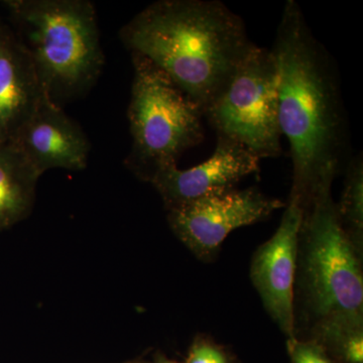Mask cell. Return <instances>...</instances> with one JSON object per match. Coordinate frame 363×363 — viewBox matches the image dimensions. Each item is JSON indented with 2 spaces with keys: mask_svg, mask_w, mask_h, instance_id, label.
<instances>
[{
  "mask_svg": "<svg viewBox=\"0 0 363 363\" xmlns=\"http://www.w3.org/2000/svg\"><path fill=\"white\" fill-rule=\"evenodd\" d=\"M40 177L16 143L0 145V231L30 214Z\"/></svg>",
  "mask_w": 363,
  "mask_h": 363,
  "instance_id": "obj_12",
  "label": "cell"
},
{
  "mask_svg": "<svg viewBox=\"0 0 363 363\" xmlns=\"http://www.w3.org/2000/svg\"><path fill=\"white\" fill-rule=\"evenodd\" d=\"M259 171V159L245 145L217 136L212 156L188 169L177 166L157 172L150 184L166 209H175L205 196L235 189L247 177Z\"/></svg>",
  "mask_w": 363,
  "mask_h": 363,
  "instance_id": "obj_9",
  "label": "cell"
},
{
  "mask_svg": "<svg viewBox=\"0 0 363 363\" xmlns=\"http://www.w3.org/2000/svg\"><path fill=\"white\" fill-rule=\"evenodd\" d=\"M186 363H229L219 346L205 337H197L189 350Z\"/></svg>",
  "mask_w": 363,
  "mask_h": 363,
  "instance_id": "obj_15",
  "label": "cell"
},
{
  "mask_svg": "<svg viewBox=\"0 0 363 363\" xmlns=\"http://www.w3.org/2000/svg\"><path fill=\"white\" fill-rule=\"evenodd\" d=\"M311 340L363 329L360 250L339 221L331 191L305 210L298 240L295 293Z\"/></svg>",
  "mask_w": 363,
  "mask_h": 363,
  "instance_id": "obj_3",
  "label": "cell"
},
{
  "mask_svg": "<svg viewBox=\"0 0 363 363\" xmlns=\"http://www.w3.org/2000/svg\"><path fill=\"white\" fill-rule=\"evenodd\" d=\"M339 221L358 250L362 247L363 162L362 156L352 157L345 166V180L340 202L336 204Z\"/></svg>",
  "mask_w": 363,
  "mask_h": 363,
  "instance_id": "obj_13",
  "label": "cell"
},
{
  "mask_svg": "<svg viewBox=\"0 0 363 363\" xmlns=\"http://www.w3.org/2000/svg\"><path fill=\"white\" fill-rule=\"evenodd\" d=\"M155 363H180L177 362L175 360L169 359V358L164 357V355H157Z\"/></svg>",
  "mask_w": 363,
  "mask_h": 363,
  "instance_id": "obj_16",
  "label": "cell"
},
{
  "mask_svg": "<svg viewBox=\"0 0 363 363\" xmlns=\"http://www.w3.org/2000/svg\"><path fill=\"white\" fill-rule=\"evenodd\" d=\"M128 121L133 145L125 160L138 179L150 183L157 172L171 166L184 152L204 140L202 109L156 65L131 54Z\"/></svg>",
  "mask_w": 363,
  "mask_h": 363,
  "instance_id": "obj_5",
  "label": "cell"
},
{
  "mask_svg": "<svg viewBox=\"0 0 363 363\" xmlns=\"http://www.w3.org/2000/svg\"><path fill=\"white\" fill-rule=\"evenodd\" d=\"M130 54L142 55L203 114L223 92L255 45L240 16L216 0H160L123 26Z\"/></svg>",
  "mask_w": 363,
  "mask_h": 363,
  "instance_id": "obj_2",
  "label": "cell"
},
{
  "mask_svg": "<svg viewBox=\"0 0 363 363\" xmlns=\"http://www.w3.org/2000/svg\"><path fill=\"white\" fill-rule=\"evenodd\" d=\"M4 4L50 101L63 108L87 93L104 64L92 2L6 0Z\"/></svg>",
  "mask_w": 363,
  "mask_h": 363,
  "instance_id": "obj_4",
  "label": "cell"
},
{
  "mask_svg": "<svg viewBox=\"0 0 363 363\" xmlns=\"http://www.w3.org/2000/svg\"><path fill=\"white\" fill-rule=\"evenodd\" d=\"M284 203L259 189L224 191L169 210L168 221L178 240L198 259H214L235 229L264 220Z\"/></svg>",
  "mask_w": 363,
  "mask_h": 363,
  "instance_id": "obj_7",
  "label": "cell"
},
{
  "mask_svg": "<svg viewBox=\"0 0 363 363\" xmlns=\"http://www.w3.org/2000/svg\"><path fill=\"white\" fill-rule=\"evenodd\" d=\"M288 350L293 363H332L327 351L310 339H288Z\"/></svg>",
  "mask_w": 363,
  "mask_h": 363,
  "instance_id": "obj_14",
  "label": "cell"
},
{
  "mask_svg": "<svg viewBox=\"0 0 363 363\" xmlns=\"http://www.w3.org/2000/svg\"><path fill=\"white\" fill-rule=\"evenodd\" d=\"M302 208L289 200L274 235L257 248L250 279L264 309L289 339L296 337L295 281Z\"/></svg>",
  "mask_w": 363,
  "mask_h": 363,
  "instance_id": "obj_8",
  "label": "cell"
},
{
  "mask_svg": "<svg viewBox=\"0 0 363 363\" xmlns=\"http://www.w3.org/2000/svg\"><path fill=\"white\" fill-rule=\"evenodd\" d=\"M44 94L30 55L0 26V145L16 142Z\"/></svg>",
  "mask_w": 363,
  "mask_h": 363,
  "instance_id": "obj_11",
  "label": "cell"
},
{
  "mask_svg": "<svg viewBox=\"0 0 363 363\" xmlns=\"http://www.w3.org/2000/svg\"><path fill=\"white\" fill-rule=\"evenodd\" d=\"M13 143L40 176L52 169L82 171L89 159L84 131L45 94Z\"/></svg>",
  "mask_w": 363,
  "mask_h": 363,
  "instance_id": "obj_10",
  "label": "cell"
},
{
  "mask_svg": "<svg viewBox=\"0 0 363 363\" xmlns=\"http://www.w3.org/2000/svg\"><path fill=\"white\" fill-rule=\"evenodd\" d=\"M125 363H128V362H125Z\"/></svg>",
  "mask_w": 363,
  "mask_h": 363,
  "instance_id": "obj_19",
  "label": "cell"
},
{
  "mask_svg": "<svg viewBox=\"0 0 363 363\" xmlns=\"http://www.w3.org/2000/svg\"><path fill=\"white\" fill-rule=\"evenodd\" d=\"M1 25H2L1 21H0V26H1Z\"/></svg>",
  "mask_w": 363,
  "mask_h": 363,
  "instance_id": "obj_18",
  "label": "cell"
},
{
  "mask_svg": "<svg viewBox=\"0 0 363 363\" xmlns=\"http://www.w3.org/2000/svg\"><path fill=\"white\" fill-rule=\"evenodd\" d=\"M128 363H145V362H128Z\"/></svg>",
  "mask_w": 363,
  "mask_h": 363,
  "instance_id": "obj_17",
  "label": "cell"
},
{
  "mask_svg": "<svg viewBox=\"0 0 363 363\" xmlns=\"http://www.w3.org/2000/svg\"><path fill=\"white\" fill-rule=\"evenodd\" d=\"M271 52L279 128L290 143L292 157L289 200L304 212L331 191L334 179L351 159L337 68L295 0L286 2Z\"/></svg>",
  "mask_w": 363,
  "mask_h": 363,
  "instance_id": "obj_1",
  "label": "cell"
},
{
  "mask_svg": "<svg viewBox=\"0 0 363 363\" xmlns=\"http://www.w3.org/2000/svg\"><path fill=\"white\" fill-rule=\"evenodd\" d=\"M204 118L216 136L245 145L259 160L281 156L277 70L269 50L255 45Z\"/></svg>",
  "mask_w": 363,
  "mask_h": 363,
  "instance_id": "obj_6",
  "label": "cell"
}]
</instances>
